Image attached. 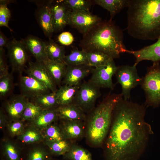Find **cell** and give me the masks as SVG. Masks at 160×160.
Returning a JSON list of instances; mask_svg holds the SVG:
<instances>
[{
  "label": "cell",
  "mask_w": 160,
  "mask_h": 160,
  "mask_svg": "<svg viewBox=\"0 0 160 160\" xmlns=\"http://www.w3.org/2000/svg\"><path fill=\"white\" fill-rule=\"evenodd\" d=\"M145 106L122 97L113 111L105 140L106 160H137L145 150L151 125L145 120Z\"/></svg>",
  "instance_id": "1"
},
{
  "label": "cell",
  "mask_w": 160,
  "mask_h": 160,
  "mask_svg": "<svg viewBox=\"0 0 160 160\" xmlns=\"http://www.w3.org/2000/svg\"><path fill=\"white\" fill-rule=\"evenodd\" d=\"M127 8L129 35L144 40L160 37V0H129Z\"/></svg>",
  "instance_id": "2"
},
{
  "label": "cell",
  "mask_w": 160,
  "mask_h": 160,
  "mask_svg": "<svg viewBox=\"0 0 160 160\" xmlns=\"http://www.w3.org/2000/svg\"><path fill=\"white\" fill-rule=\"evenodd\" d=\"M122 31L112 20L101 21L83 34L79 46L86 52H100L118 58L127 49Z\"/></svg>",
  "instance_id": "3"
},
{
  "label": "cell",
  "mask_w": 160,
  "mask_h": 160,
  "mask_svg": "<svg viewBox=\"0 0 160 160\" xmlns=\"http://www.w3.org/2000/svg\"><path fill=\"white\" fill-rule=\"evenodd\" d=\"M121 94L109 93L89 113L87 138L92 144L100 145L105 141L111 124L113 114Z\"/></svg>",
  "instance_id": "4"
},
{
  "label": "cell",
  "mask_w": 160,
  "mask_h": 160,
  "mask_svg": "<svg viewBox=\"0 0 160 160\" xmlns=\"http://www.w3.org/2000/svg\"><path fill=\"white\" fill-rule=\"evenodd\" d=\"M160 62H153L147 68L140 84L145 96V104L154 108L160 105Z\"/></svg>",
  "instance_id": "5"
},
{
  "label": "cell",
  "mask_w": 160,
  "mask_h": 160,
  "mask_svg": "<svg viewBox=\"0 0 160 160\" xmlns=\"http://www.w3.org/2000/svg\"><path fill=\"white\" fill-rule=\"evenodd\" d=\"M100 88L89 80L81 84L72 103L80 107L85 113L94 108L97 99L101 95Z\"/></svg>",
  "instance_id": "6"
},
{
  "label": "cell",
  "mask_w": 160,
  "mask_h": 160,
  "mask_svg": "<svg viewBox=\"0 0 160 160\" xmlns=\"http://www.w3.org/2000/svg\"><path fill=\"white\" fill-rule=\"evenodd\" d=\"M115 75L117 83L122 88L121 93L124 99L129 100L131 97V91L133 88L140 84L142 78L137 72L136 65H123L118 67Z\"/></svg>",
  "instance_id": "7"
},
{
  "label": "cell",
  "mask_w": 160,
  "mask_h": 160,
  "mask_svg": "<svg viewBox=\"0 0 160 160\" xmlns=\"http://www.w3.org/2000/svg\"><path fill=\"white\" fill-rule=\"evenodd\" d=\"M113 58L102 66L94 68L89 80L100 88H108L113 89L114 87L112 77L117 69Z\"/></svg>",
  "instance_id": "8"
},
{
  "label": "cell",
  "mask_w": 160,
  "mask_h": 160,
  "mask_svg": "<svg viewBox=\"0 0 160 160\" xmlns=\"http://www.w3.org/2000/svg\"><path fill=\"white\" fill-rule=\"evenodd\" d=\"M101 21L100 17L93 14L90 11L71 10L68 25L83 35Z\"/></svg>",
  "instance_id": "9"
},
{
  "label": "cell",
  "mask_w": 160,
  "mask_h": 160,
  "mask_svg": "<svg viewBox=\"0 0 160 160\" xmlns=\"http://www.w3.org/2000/svg\"><path fill=\"white\" fill-rule=\"evenodd\" d=\"M7 48L13 70L21 72L28 60L26 48L23 41L13 39Z\"/></svg>",
  "instance_id": "10"
},
{
  "label": "cell",
  "mask_w": 160,
  "mask_h": 160,
  "mask_svg": "<svg viewBox=\"0 0 160 160\" xmlns=\"http://www.w3.org/2000/svg\"><path fill=\"white\" fill-rule=\"evenodd\" d=\"M20 85L22 95L32 100L51 91L44 84L28 75L20 76Z\"/></svg>",
  "instance_id": "11"
},
{
  "label": "cell",
  "mask_w": 160,
  "mask_h": 160,
  "mask_svg": "<svg viewBox=\"0 0 160 160\" xmlns=\"http://www.w3.org/2000/svg\"><path fill=\"white\" fill-rule=\"evenodd\" d=\"M53 1L40 2L37 4L36 18L44 34L51 39L54 32L52 23V4Z\"/></svg>",
  "instance_id": "12"
},
{
  "label": "cell",
  "mask_w": 160,
  "mask_h": 160,
  "mask_svg": "<svg viewBox=\"0 0 160 160\" xmlns=\"http://www.w3.org/2000/svg\"><path fill=\"white\" fill-rule=\"evenodd\" d=\"M51 9L54 32L62 31L68 25V18L71 11L61 1H52Z\"/></svg>",
  "instance_id": "13"
},
{
  "label": "cell",
  "mask_w": 160,
  "mask_h": 160,
  "mask_svg": "<svg viewBox=\"0 0 160 160\" xmlns=\"http://www.w3.org/2000/svg\"><path fill=\"white\" fill-rule=\"evenodd\" d=\"M27 74L44 84L51 92L57 90L56 85L47 71L43 62L28 61L26 70Z\"/></svg>",
  "instance_id": "14"
},
{
  "label": "cell",
  "mask_w": 160,
  "mask_h": 160,
  "mask_svg": "<svg viewBox=\"0 0 160 160\" xmlns=\"http://www.w3.org/2000/svg\"><path fill=\"white\" fill-rule=\"evenodd\" d=\"M93 67L88 65H67L63 82L65 85L77 86L90 73Z\"/></svg>",
  "instance_id": "15"
},
{
  "label": "cell",
  "mask_w": 160,
  "mask_h": 160,
  "mask_svg": "<svg viewBox=\"0 0 160 160\" xmlns=\"http://www.w3.org/2000/svg\"><path fill=\"white\" fill-rule=\"evenodd\" d=\"M125 52L133 55L136 58L134 64L136 66L140 62L148 60L153 62L160 61V37L154 43L137 50L126 49Z\"/></svg>",
  "instance_id": "16"
},
{
  "label": "cell",
  "mask_w": 160,
  "mask_h": 160,
  "mask_svg": "<svg viewBox=\"0 0 160 160\" xmlns=\"http://www.w3.org/2000/svg\"><path fill=\"white\" fill-rule=\"evenodd\" d=\"M29 101L28 98L22 94L13 96L7 101L5 109L11 121L20 120Z\"/></svg>",
  "instance_id": "17"
},
{
  "label": "cell",
  "mask_w": 160,
  "mask_h": 160,
  "mask_svg": "<svg viewBox=\"0 0 160 160\" xmlns=\"http://www.w3.org/2000/svg\"><path fill=\"white\" fill-rule=\"evenodd\" d=\"M26 49L36 60V61L43 62L47 58L45 51V43L37 37L29 35L22 40Z\"/></svg>",
  "instance_id": "18"
},
{
  "label": "cell",
  "mask_w": 160,
  "mask_h": 160,
  "mask_svg": "<svg viewBox=\"0 0 160 160\" xmlns=\"http://www.w3.org/2000/svg\"><path fill=\"white\" fill-rule=\"evenodd\" d=\"M56 110L59 118L62 120L82 121L86 119L84 111L79 106L73 103L60 105Z\"/></svg>",
  "instance_id": "19"
},
{
  "label": "cell",
  "mask_w": 160,
  "mask_h": 160,
  "mask_svg": "<svg viewBox=\"0 0 160 160\" xmlns=\"http://www.w3.org/2000/svg\"><path fill=\"white\" fill-rule=\"evenodd\" d=\"M58 118L56 108L43 109L36 117L30 121V126L41 131Z\"/></svg>",
  "instance_id": "20"
},
{
  "label": "cell",
  "mask_w": 160,
  "mask_h": 160,
  "mask_svg": "<svg viewBox=\"0 0 160 160\" xmlns=\"http://www.w3.org/2000/svg\"><path fill=\"white\" fill-rule=\"evenodd\" d=\"M43 63L56 85L59 87L60 86L65 75L67 65L64 62L55 61L48 58Z\"/></svg>",
  "instance_id": "21"
},
{
  "label": "cell",
  "mask_w": 160,
  "mask_h": 160,
  "mask_svg": "<svg viewBox=\"0 0 160 160\" xmlns=\"http://www.w3.org/2000/svg\"><path fill=\"white\" fill-rule=\"evenodd\" d=\"M62 121L63 123L60 127L65 139H77L81 137L83 135L84 127L82 123V121Z\"/></svg>",
  "instance_id": "22"
},
{
  "label": "cell",
  "mask_w": 160,
  "mask_h": 160,
  "mask_svg": "<svg viewBox=\"0 0 160 160\" xmlns=\"http://www.w3.org/2000/svg\"><path fill=\"white\" fill-rule=\"evenodd\" d=\"M80 85L71 86L64 84L59 87V89L56 91L59 105H65L72 103Z\"/></svg>",
  "instance_id": "23"
},
{
  "label": "cell",
  "mask_w": 160,
  "mask_h": 160,
  "mask_svg": "<svg viewBox=\"0 0 160 160\" xmlns=\"http://www.w3.org/2000/svg\"><path fill=\"white\" fill-rule=\"evenodd\" d=\"M94 3L109 12L110 18L113 17L121 10L128 6L129 0H95Z\"/></svg>",
  "instance_id": "24"
},
{
  "label": "cell",
  "mask_w": 160,
  "mask_h": 160,
  "mask_svg": "<svg viewBox=\"0 0 160 160\" xmlns=\"http://www.w3.org/2000/svg\"><path fill=\"white\" fill-rule=\"evenodd\" d=\"M44 43L45 51L48 58L55 61L64 62L65 55L64 47L58 45L51 39Z\"/></svg>",
  "instance_id": "25"
},
{
  "label": "cell",
  "mask_w": 160,
  "mask_h": 160,
  "mask_svg": "<svg viewBox=\"0 0 160 160\" xmlns=\"http://www.w3.org/2000/svg\"><path fill=\"white\" fill-rule=\"evenodd\" d=\"M2 154L4 160H22L20 149L12 141L4 140L1 145Z\"/></svg>",
  "instance_id": "26"
},
{
  "label": "cell",
  "mask_w": 160,
  "mask_h": 160,
  "mask_svg": "<svg viewBox=\"0 0 160 160\" xmlns=\"http://www.w3.org/2000/svg\"><path fill=\"white\" fill-rule=\"evenodd\" d=\"M67 65H88L87 52L73 47L70 53L65 55L64 59Z\"/></svg>",
  "instance_id": "27"
},
{
  "label": "cell",
  "mask_w": 160,
  "mask_h": 160,
  "mask_svg": "<svg viewBox=\"0 0 160 160\" xmlns=\"http://www.w3.org/2000/svg\"><path fill=\"white\" fill-rule=\"evenodd\" d=\"M32 101L39 105L43 109L56 108L59 106L56 92L39 96L33 99Z\"/></svg>",
  "instance_id": "28"
},
{
  "label": "cell",
  "mask_w": 160,
  "mask_h": 160,
  "mask_svg": "<svg viewBox=\"0 0 160 160\" xmlns=\"http://www.w3.org/2000/svg\"><path fill=\"white\" fill-rule=\"evenodd\" d=\"M51 156L63 155L70 150L71 145L67 140L57 141L44 140Z\"/></svg>",
  "instance_id": "29"
},
{
  "label": "cell",
  "mask_w": 160,
  "mask_h": 160,
  "mask_svg": "<svg viewBox=\"0 0 160 160\" xmlns=\"http://www.w3.org/2000/svg\"><path fill=\"white\" fill-rule=\"evenodd\" d=\"M17 138V140L25 144L37 143L44 140L41 132L30 126L26 128L24 132Z\"/></svg>",
  "instance_id": "30"
},
{
  "label": "cell",
  "mask_w": 160,
  "mask_h": 160,
  "mask_svg": "<svg viewBox=\"0 0 160 160\" xmlns=\"http://www.w3.org/2000/svg\"><path fill=\"white\" fill-rule=\"evenodd\" d=\"M63 157L67 160H93L89 152L76 145H71L69 151Z\"/></svg>",
  "instance_id": "31"
},
{
  "label": "cell",
  "mask_w": 160,
  "mask_h": 160,
  "mask_svg": "<svg viewBox=\"0 0 160 160\" xmlns=\"http://www.w3.org/2000/svg\"><path fill=\"white\" fill-rule=\"evenodd\" d=\"M41 132L45 140L57 141L65 139L60 127L55 124H51Z\"/></svg>",
  "instance_id": "32"
},
{
  "label": "cell",
  "mask_w": 160,
  "mask_h": 160,
  "mask_svg": "<svg viewBox=\"0 0 160 160\" xmlns=\"http://www.w3.org/2000/svg\"><path fill=\"white\" fill-rule=\"evenodd\" d=\"M87 52L88 66L93 68L104 65L112 58L108 55L100 52Z\"/></svg>",
  "instance_id": "33"
},
{
  "label": "cell",
  "mask_w": 160,
  "mask_h": 160,
  "mask_svg": "<svg viewBox=\"0 0 160 160\" xmlns=\"http://www.w3.org/2000/svg\"><path fill=\"white\" fill-rule=\"evenodd\" d=\"M43 110L35 103L29 101L21 115L20 120L23 121H30L36 117Z\"/></svg>",
  "instance_id": "34"
},
{
  "label": "cell",
  "mask_w": 160,
  "mask_h": 160,
  "mask_svg": "<svg viewBox=\"0 0 160 160\" xmlns=\"http://www.w3.org/2000/svg\"><path fill=\"white\" fill-rule=\"evenodd\" d=\"M71 11H89L92 1L88 0H61Z\"/></svg>",
  "instance_id": "35"
},
{
  "label": "cell",
  "mask_w": 160,
  "mask_h": 160,
  "mask_svg": "<svg viewBox=\"0 0 160 160\" xmlns=\"http://www.w3.org/2000/svg\"><path fill=\"white\" fill-rule=\"evenodd\" d=\"M51 157L48 150L41 147H35L28 151L25 160H47Z\"/></svg>",
  "instance_id": "36"
},
{
  "label": "cell",
  "mask_w": 160,
  "mask_h": 160,
  "mask_svg": "<svg viewBox=\"0 0 160 160\" xmlns=\"http://www.w3.org/2000/svg\"><path fill=\"white\" fill-rule=\"evenodd\" d=\"M11 1L0 0V26L7 28L11 31H13L8 25L9 21L11 17L10 11L7 5Z\"/></svg>",
  "instance_id": "37"
},
{
  "label": "cell",
  "mask_w": 160,
  "mask_h": 160,
  "mask_svg": "<svg viewBox=\"0 0 160 160\" xmlns=\"http://www.w3.org/2000/svg\"><path fill=\"white\" fill-rule=\"evenodd\" d=\"M23 122L19 120L8 122L6 127L11 136L17 137L24 132L26 128Z\"/></svg>",
  "instance_id": "38"
},
{
  "label": "cell",
  "mask_w": 160,
  "mask_h": 160,
  "mask_svg": "<svg viewBox=\"0 0 160 160\" xmlns=\"http://www.w3.org/2000/svg\"><path fill=\"white\" fill-rule=\"evenodd\" d=\"M13 78L8 74L0 77V96L4 97L11 91L13 86Z\"/></svg>",
  "instance_id": "39"
},
{
  "label": "cell",
  "mask_w": 160,
  "mask_h": 160,
  "mask_svg": "<svg viewBox=\"0 0 160 160\" xmlns=\"http://www.w3.org/2000/svg\"><path fill=\"white\" fill-rule=\"evenodd\" d=\"M74 40L72 34L68 31H65L61 33L58 37V41L64 45L68 46L71 44Z\"/></svg>",
  "instance_id": "40"
},
{
  "label": "cell",
  "mask_w": 160,
  "mask_h": 160,
  "mask_svg": "<svg viewBox=\"0 0 160 160\" xmlns=\"http://www.w3.org/2000/svg\"><path fill=\"white\" fill-rule=\"evenodd\" d=\"M9 74L4 56V49H0V77Z\"/></svg>",
  "instance_id": "41"
},
{
  "label": "cell",
  "mask_w": 160,
  "mask_h": 160,
  "mask_svg": "<svg viewBox=\"0 0 160 160\" xmlns=\"http://www.w3.org/2000/svg\"><path fill=\"white\" fill-rule=\"evenodd\" d=\"M9 39L0 31V49H2L4 47H7L9 42Z\"/></svg>",
  "instance_id": "42"
},
{
  "label": "cell",
  "mask_w": 160,
  "mask_h": 160,
  "mask_svg": "<svg viewBox=\"0 0 160 160\" xmlns=\"http://www.w3.org/2000/svg\"><path fill=\"white\" fill-rule=\"evenodd\" d=\"M8 122L6 115L1 110L0 111V127L1 129L6 127Z\"/></svg>",
  "instance_id": "43"
},
{
  "label": "cell",
  "mask_w": 160,
  "mask_h": 160,
  "mask_svg": "<svg viewBox=\"0 0 160 160\" xmlns=\"http://www.w3.org/2000/svg\"><path fill=\"white\" fill-rule=\"evenodd\" d=\"M47 160H58L53 158L52 157L49 158Z\"/></svg>",
  "instance_id": "44"
},
{
  "label": "cell",
  "mask_w": 160,
  "mask_h": 160,
  "mask_svg": "<svg viewBox=\"0 0 160 160\" xmlns=\"http://www.w3.org/2000/svg\"><path fill=\"white\" fill-rule=\"evenodd\" d=\"M1 160H4V159H1Z\"/></svg>",
  "instance_id": "45"
}]
</instances>
